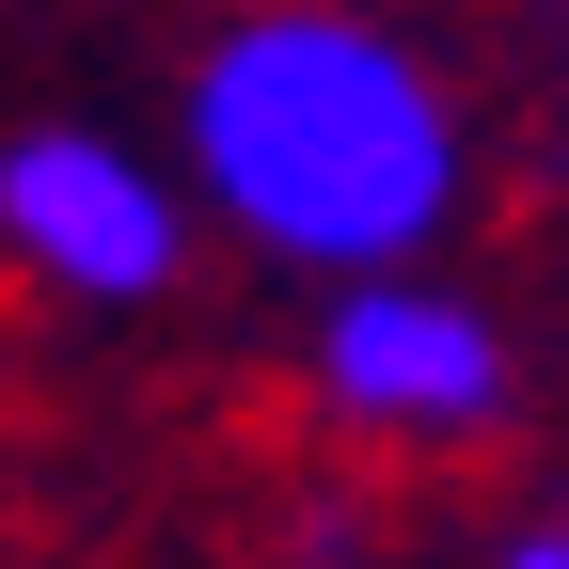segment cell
Wrapping results in <instances>:
<instances>
[{"label":"cell","mask_w":569,"mask_h":569,"mask_svg":"<svg viewBox=\"0 0 569 569\" xmlns=\"http://www.w3.org/2000/svg\"><path fill=\"white\" fill-rule=\"evenodd\" d=\"M301 396L348 459H475V443L522 427V317L459 253L348 269L301 317Z\"/></svg>","instance_id":"cell-2"},{"label":"cell","mask_w":569,"mask_h":569,"mask_svg":"<svg viewBox=\"0 0 569 569\" xmlns=\"http://www.w3.org/2000/svg\"><path fill=\"white\" fill-rule=\"evenodd\" d=\"M459 569H569V522H553V507H522V522H490Z\"/></svg>","instance_id":"cell-4"},{"label":"cell","mask_w":569,"mask_h":569,"mask_svg":"<svg viewBox=\"0 0 569 569\" xmlns=\"http://www.w3.org/2000/svg\"><path fill=\"white\" fill-rule=\"evenodd\" d=\"M206 222L159 142L127 127H80V111H32L0 127V284L48 317H159L190 284Z\"/></svg>","instance_id":"cell-3"},{"label":"cell","mask_w":569,"mask_h":569,"mask_svg":"<svg viewBox=\"0 0 569 569\" xmlns=\"http://www.w3.org/2000/svg\"><path fill=\"white\" fill-rule=\"evenodd\" d=\"M174 190L206 238H238L284 284L427 269L490 190V127L459 48L411 32L396 0H238L190 48Z\"/></svg>","instance_id":"cell-1"}]
</instances>
